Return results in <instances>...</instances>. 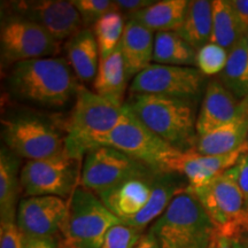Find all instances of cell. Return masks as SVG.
Here are the masks:
<instances>
[{"label":"cell","mask_w":248,"mask_h":248,"mask_svg":"<svg viewBox=\"0 0 248 248\" xmlns=\"http://www.w3.org/2000/svg\"><path fill=\"white\" fill-rule=\"evenodd\" d=\"M154 38L153 31L140 23L133 20H128L125 22L120 47L129 78L132 76L136 77L152 64Z\"/></svg>","instance_id":"cell-18"},{"label":"cell","mask_w":248,"mask_h":248,"mask_svg":"<svg viewBox=\"0 0 248 248\" xmlns=\"http://www.w3.org/2000/svg\"><path fill=\"white\" fill-rule=\"evenodd\" d=\"M124 28H125L124 16L120 12H111L105 15L92 27L100 52V59L110 55L119 47L123 37Z\"/></svg>","instance_id":"cell-29"},{"label":"cell","mask_w":248,"mask_h":248,"mask_svg":"<svg viewBox=\"0 0 248 248\" xmlns=\"http://www.w3.org/2000/svg\"><path fill=\"white\" fill-rule=\"evenodd\" d=\"M229 2L233 8L241 32L245 36L248 31V0H229Z\"/></svg>","instance_id":"cell-36"},{"label":"cell","mask_w":248,"mask_h":248,"mask_svg":"<svg viewBox=\"0 0 248 248\" xmlns=\"http://www.w3.org/2000/svg\"><path fill=\"white\" fill-rule=\"evenodd\" d=\"M213 29V6L207 0H191L181 27L175 31L195 51L208 44Z\"/></svg>","instance_id":"cell-24"},{"label":"cell","mask_w":248,"mask_h":248,"mask_svg":"<svg viewBox=\"0 0 248 248\" xmlns=\"http://www.w3.org/2000/svg\"><path fill=\"white\" fill-rule=\"evenodd\" d=\"M187 0H161L142 9L130 20L140 23L153 32L176 31L184 20Z\"/></svg>","instance_id":"cell-25"},{"label":"cell","mask_w":248,"mask_h":248,"mask_svg":"<svg viewBox=\"0 0 248 248\" xmlns=\"http://www.w3.org/2000/svg\"><path fill=\"white\" fill-rule=\"evenodd\" d=\"M82 160L63 153L44 160L27 161L21 168V185L28 197L52 195L69 199L80 185Z\"/></svg>","instance_id":"cell-8"},{"label":"cell","mask_w":248,"mask_h":248,"mask_svg":"<svg viewBox=\"0 0 248 248\" xmlns=\"http://www.w3.org/2000/svg\"><path fill=\"white\" fill-rule=\"evenodd\" d=\"M126 114L125 104H115L80 86L66 123V153L83 161L90 151L100 147Z\"/></svg>","instance_id":"cell-3"},{"label":"cell","mask_w":248,"mask_h":248,"mask_svg":"<svg viewBox=\"0 0 248 248\" xmlns=\"http://www.w3.org/2000/svg\"><path fill=\"white\" fill-rule=\"evenodd\" d=\"M114 1L117 11L128 20L155 2L153 0H114Z\"/></svg>","instance_id":"cell-35"},{"label":"cell","mask_w":248,"mask_h":248,"mask_svg":"<svg viewBox=\"0 0 248 248\" xmlns=\"http://www.w3.org/2000/svg\"><path fill=\"white\" fill-rule=\"evenodd\" d=\"M60 42L45 29L28 18L8 14L1 22L0 49L5 64L54 57L60 51Z\"/></svg>","instance_id":"cell-10"},{"label":"cell","mask_w":248,"mask_h":248,"mask_svg":"<svg viewBox=\"0 0 248 248\" xmlns=\"http://www.w3.org/2000/svg\"><path fill=\"white\" fill-rule=\"evenodd\" d=\"M68 201L62 226V243L74 248H102L107 232L122 221L114 215L97 194L78 186Z\"/></svg>","instance_id":"cell-5"},{"label":"cell","mask_w":248,"mask_h":248,"mask_svg":"<svg viewBox=\"0 0 248 248\" xmlns=\"http://www.w3.org/2000/svg\"><path fill=\"white\" fill-rule=\"evenodd\" d=\"M135 248H159L156 240H155L154 235L151 232L142 234L140 240L138 241V244L136 245Z\"/></svg>","instance_id":"cell-38"},{"label":"cell","mask_w":248,"mask_h":248,"mask_svg":"<svg viewBox=\"0 0 248 248\" xmlns=\"http://www.w3.org/2000/svg\"><path fill=\"white\" fill-rule=\"evenodd\" d=\"M20 157L1 147L0 151V222H16L21 185Z\"/></svg>","instance_id":"cell-21"},{"label":"cell","mask_w":248,"mask_h":248,"mask_svg":"<svg viewBox=\"0 0 248 248\" xmlns=\"http://www.w3.org/2000/svg\"><path fill=\"white\" fill-rule=\"evenodd\" d=\"M150 232L159 248H209L217 235L212 219L188 188L173 198Z\"/></svg>","instance_id":"cell-4"},{"label":"cell","mask_w":248,"mask_h":248,"mask_svg":"<svg viewBox=\"0 0 248 248\" xmlns=\"http://www.w3.org/2000/svg\"><path fill=\"white\" fill-rule=\"evenodd\" d=\"M239 151L241 152V154H247V153H248V137H247V139H246V141L244 142L243 146L240 147Z\"/></svg>","instance_id":"cell-41"},{"label":"cell","mask_w":248,"mask_h":248,"mask_svg":"<svg viewBox=\"0 0 248 248\" xmlns=\"http://www.w3.org/2000/svg\"><path fill=\"white\" fill-rule=\"evenodd\" d=\"M142 234V231L120 223L107 232L102 248H135Z\"/></svg>","instance_id":"cell-32"},{"label":"cell","mask_w":248,"mask_h":248,"mask_svg":"<svg viewBox=\"0 0 248 248\" xmlns=\"http://www.w3.org/2000/svg\"><path fill=\"white\" fill-rule=\"evenodd\" d=\"M209 248H216V238L215 239H214V241L212 244H210V246H209Z\"/></svg>","instance_id":"cell-44"},{"label":"cell","mask_w":248,"mask_h":248,"mask_svg":"<svg viewBox=\"0 0 248 248\" xmlns=\"http://www.w3.org/2000/svg\"><path fill=\"white\" fill-rule=\"evenodd\" d=\"M162 171L150 169L132 176L98 195L99 199L122 223L135 218L150 202L157 176Z\"/></svg>","instance_id":"cell-15"},{"label":"cell","mask_w":248,"mask_h":248,"mask_svg":"<svg viewBox=\"0 0 248 248\" xmlns=\"http://www.w3.org/2000/svg\"><path fill=\"white\" fill-rule=\"evenodd\" d=\"M26 241L16 222H0V248H26Z\"/></svg>","instance_id":"cell-33"},{"label":"cell","mask_w":248,"mask_h":248,"mask_svg":"<svg viewBox=\"0 0 248 248\" xmlns=\"http://www.w3.org/2000/svg\"><path fill=\"white\" fill-rule=\"evenodd\" d=\"M71 4L78 11L85 28L93 27L111 12H119L115 1L109 0H71Z\"/></svg>","instance_id":"cell-31"},{"label":"cell","mask_w":248,"mask_h":248,"mask_svg":"<svg viewBox=\"0 0 248 248\" xmlns=\"http://www.w3.org/2000/svg\"><path fill=\"white\" fill-rule=\"evenodd\" d=\"M153 169L116 148L100 146L84 156L80 186L99 195L125 179Z\"/></svg>","instance_id":"cell-12"},{"label":"cell","mask_w":248,"mask_h":248,"mask_svg":"<svg viewBox=\"0 0 248 248\" xmlns=\"http://www.w3.org/2000/svg\"><path fill=\"white\" fill-rule=\"evenodd\" d=\"M229 171L237 183L248 209V153L241 154L238 162L233 167H231Z\"/></svg>","instance_id":"cell-34"},{"label":"cell","mask_w":248,"mask_h":248,"mask_svg":"<svg viewBox=\"0 0 248 248\" xmlns=\"http://www.w3.org/2000/svg\"><path fill=\"white\" fill-rule=\"evenodd\" d=\"M6 82L16 100L51 109L66 107L76 99L80 88L69 63L57 57L18 62Z\"/></svg>","instance_id":"cell-1"},{"label":"cell","mask_w":248,"mask_h":248,"mask_svg":"<svg viewBox=\"0 0 248 248\" xmlns=\"http://www.w3.org/2000/svg\"><path fill=\"white\" fill-rule=\"evenodd\" d=\"M219 80L237 98L248 99V48L245 36L229 51L228 62Z\"/></svg>","instance_id":"cell-27"},{"label":"cell","mask_w":248,"mask_h":248,"mask_svg":"<svg viewBox=\"0 0 248 248\" xmlns=\"http://www.w3.org/2000/svg\"><path fill=\"white\" fill-rule=\"evenodd\" d=\"M241 156L240 151L223 155H201L194 152L179 153L167 163L166 171L175 172L186 179L190 190L202 187L230 169Z\"/></svg>","instance_id":"cell-17"},{"label":"cell","mask_w":248,"mask_h":248,"mask_svg":"<svg viewBox=\"0 0 248 248\" xmlns=\"http://www.w3.org/2000/svg\"><path fill=\"white\" fill-rule=\"evenodd\" d=\"M232 248H248V245L241 238H235L232 239Z\"/></svg>","instance_id":"cell-40"},{"label":"cell","mask_w":248,"mask_h":248,"mask_svg":"<svg viewBox=\"0 0 248 248\" xmlns=\"http://www.w3.org/2000/svg\"><path fill=\"white\" fill-rule=\"evenodd\" d=\"M245 37H246V40H247V48H248V31L246 32V35H245Z\"/></svg>","instance_id":"cell-45"},{"label":"cell","mask_w":248,"mask_h":248,"mask_svg":"<svg viewBox=\"0 0 248 248\" xmlns=\"http://www.w3.org/2000/svg\"><path fill=\"white\" fill-rule=\"evenodd\" d=\"M60 241L53 238H27L26 248H58Z\"/></svg>","instance_id":"cell-37"},{"label":"cell","mask_w":248,"mask_h":248,"mask_svg":"<svg viewBox=\"0 0 248 248\" xmlns=\"http://www.w3.org/2000/svg\"><path fill=\"white\" fill-rule=\"evenodd\" d=\"M190 191L212 219L217 235L235 239L246 232L248 209L229 169L207 185Z\"/></svg>","instance_id":"cell-7"},{"label":"cell","mask_w":248,"mask_h":248,"mask_svg":"<svg viewBox=\"0 0 248 248\" xmlns=\"http://www.w3.org/2000/svg\"><path fill=\"white\" fill-rule=\"evenodd\" d=\"M241 239H244L245 241H246V244L248 245V228H247V230H246V232H245V233L241 235Z\"/></svg>","instance_id":"cell-42"},{"label":"cell","mask_w":248,"mask_h":248,"mask_svg":"<svg viewBox=\"0 0 248 248\" xmlns=\"http://www.w3.org/2000/svg\"><path fill=\"white\" fill-rule=\"evenodd\" d=\"M124 104L170 146L187 153L197 144V101L155 94H131Z\"/></svg>","instance_id":"cell-2"},{"label":"cell","mask_w":248,"mask_h":248,"mask_svg":"<svg viewBox=\"0 0 248 248\" xmlns=\"http://www.w3.org/2000/svg\"><path fill=\"white\" fill-rule=\"evenodd\" d=\"M248 137V113L239 119L198 137L193 148L201 155H223L239 151Z\"/></svg>","instance_id":"cell-22"},{"label":"cell","mask_w":248,"mask_h":248,"mask_svg":"<svg viewBox=\"0 0 248 248\" xmlns=\"http://www.w3.org/2000/svg\"><path fill=\"white\" fill-rule=\"evenodd\" d=\"M216 248H232V239L223 235H216Z\"/></svg>","instance_id":"cell-39"},{"label":"cell","mask_w":248,"mask_h":248,"mask_svg":"<svg viewBox=\"0 0 248 248\" xmlns=\"http://www.w3.org/2000/svg\"><path fill=\"white\" fill-rule=\"evenodd\" d=\"M197 51L175 31L156 32L154 38L153 61L163 66L193 67Z\"/></svg>","instance_id":"cell-26"},{"label":"cell","mask_w":248,"mask_h":248,"mask_svg":"<svg viewBox=\"0 0 248 248\" xmlns=\"http://www.w3.org/2000/svg\"><path fill=\"white\" fill-rule=\"evenodd\" d=\"M100 146L116 148L159 171H166L167 163L179 153L145 126L129 108L126 116L101 141Z\"/></svg>","instance_id":"cell-9"},{"label":"cell","mask_w":248,"mask_h":248,"mask_svg":"<svg viewBox=\"0 0 248 248\" xmlns=\"http://www.w3.org/2000/svg\"><path fill=\"white\" fill-rule=\"evenodd\" d=\"M204 88V75L194 67L152 63L130 85L131 94H155L197 101Z\"/></svg>","instance_id":"cell-11"},{"label":"cell","mask_w":248,"mask_h":248,"mask_svg":"<svg viewBox=\"0 0 248 248\" xmlns=\"http://www.w3.org/2000/svg\"><path fill=\"white\" fill-rule=\"evenodd\" d=\"M213 6V29L210 42L230 51L244 37L238 23L233 8L229 0H214Z\"/></svg>","instance_id":"cell-28"},{"label":"cell","mask_w":248,"mask_h":248,"mask_svg":"<svg viewBox=\"0 0 248 248\" xmlns=\"http://www.w3.org/2000/svg\"><path fill=\"white\" fill-rule=\"evenodd\" d=\"M9 14L28 18L45 29L58 42L70 39L84 29L82 17L71 1L23 0L6 2Z\"/></svg>","instance_id":"cell-13"},{"label":"cell","mask_w":248,"mask_h":248,"mask_svg":"<svg viewBox=\"0 0 248 248\" xmlns=\"http://www.w3.org/2000/svg\"><path fill=\"white\" fill-rule=\"evenodd\" d=\"M128 79L125 62L119 46L110 55L100 59L97 77L93 82V89L101 97L115 104L124 105L123 97Z\"/></svg>","instance_id":"cell-23"},{"label":"cell","mask_w":248,"mask_h":248,"mask_svg":"<svg viewBox=\"0 0 248 248\" xmlns=\"http://www.w3.org/2000/svg\"><path fill=\"white\" fill-rule=\"evenodd\" d=\"M58 248H74V247H71V246H68V245H66V244H63L61 241L60 244H59V247Z\"/></svg>","instance_id":"cell-43"},{"label":"cell","mask_w":248,"mask_h":248,"mask_svg":"<svg viewBox=\"0 0 248 248\" xmlns=\"http://www.w3.org/2000/svg\"><path fill=\"white\" fill-rule=\"evenodd\" d=\"M68 201L59 197H27L18 202L16 224L27 238H53L61 233Z\"/></svg>","instance_id":"cell-14"},{"label":"cell","mask_w":248,"mask_h":248,"mask_svg":"<svg viewBox=\"0 0 248 248\" xmlns=\"http://www.w3.org/2000/svg\"><path fill=\"white\" fill-rule=\"evenodd\" d=\"M229 51L219 45L208 43L197 51L195 66L204 76L221 75L228 62Z\"/></svg>","instance_id":"cell-30"},{"label":"cell","mask_w":248,"mask_h":248,"mask_svg":"<svg viewBox=\"0 0 248 248\" xmlns=\"http://www.w3.org/2000/svg\"><path fill=\"white\" fill-rule=\"evenodd\" d=\"M248 113V99L237 98L219 79L209 80L198 113V137L239 119Z\"/></svg>","instance_id":"cell-16"},{"label":"cell","mask_w":248,"mask_h":248,"mask_svg":"<svg viewBox=\"0 0 248 248\" xmlns=\"http://www.w3.org/2000/svg\"><path fill=\"white\" fill-rule=\"evenodd\" d=\"M1 138L5 147L28 161L44 160L63 153L66 139L46 117L24 111L2 117Z\"/></svg>","instance_id":"cell-6"},{"label":"cell","mask_w":248,"mask_h":248,"mask_svg":"<svg viewBox=\"0 0 248 248\" xmlns=\"http://www.w3.org/2000/svg\"><path fill=\"white\" fill-rule=\"evenodd\" d=\"M68 63L80 82L93 83L100 64V52L92 28H84L64 46Z\"/></svg>","instance_id":"cell-20"},{"label":"cell","mask_w":248,"mask_h":248,"mask_svg":"<svg viewBox=\"0 0 248 248\" xmlns=\"http://www.w3.org/2000/svg\"><path fill=\"white\" fill-rule=\"evenodd\" d=\"M185 181L186 179L178 173L167 171L160 172L156 183H155L150 202L135 218H132L125 224L144 232L145 229L152 222L154 223L166 212L173 198L188 187L187 182L185 183Z\"/></svg>","instance_id":"cell-19"}]
</instances>
